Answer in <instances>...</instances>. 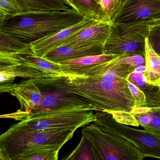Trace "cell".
<instances>
[{"mask_svg": "<svg viewBox=\"0 0 160 160\" xmlns=\"http://www.w3.org/2000/svg\"><path fill=\"white\" fill-rule=\"evenodd\" d=\"M118 59L93 66L85 73V77L64 74L67 87L88 99L96 111L132 113L136 106L128 86V77L135 69L128 64L117 63Z\"/></svg>", "mask_w": 160, "mask_h": 160, "instance_id": "obj_1", "label": "cell"}, {"mask_svg": "<svg viewBox=\"0 0 160 160\" xmlns=\"http://www.w3.org/2000/svg\"><path fill=\"white\" fill-rule=\"evenodd\" d=\"M85 18L73 9L23 12L0 24V31L31 43L74 26Z\"/></svg>", "mask_w": 160, "mask_h": 160, "instance_id": "obj_2", "label": "cell"}, {"mask_svg": "<svg viewBox=\"0 0 160 160\" xmlns=\"http://www.w3.org/2000/svg\"><path fill=\"white\" fill-rule=\"evenodd\" d=\"M93 111L89 108H75L26 114L19 109L11 114L1 115V118L20 121L10 127L12 129H68L76 131L78 128L84 127L96 120V114Z\"/></svg>", "mask_w": 160, "mask_h": 160, "instance_id": "obj_3", "label": "cell"}, {"mask_svg": "<svg viewBox=\"0 0 160 160\" xmlns=\"http://www.w3.org/2000/svg\"><path fill=\"white\" fill-rule=\"evenodd\" d=\"M76 131L52 129L27 130L9 128L0 136V160H14L22 152L48 147L62 146Z\"/></svg>", "mask_w": 160, "mask_h": 160, "instance_id": "obj_4", "label": "cell"}, {"mask_svg": "<svg viewBox=\"0 0 160 160\" xmlns=\"http://www.w3.org/2000/svg\"><path fill=\"white\" fill-rule=\"evenodd\" d=\"M82 135L89 142L95 160H141L146 157L132 143L93 122L83 127Z\"/></svg>", "mask_w": 160, "mask_h": 160, "instance_id": "obj_5", "label": "cell"}, {"mask_svg": "<svg viewBox=\"0 0 160 160\" xmlns=\"http://www.w3.org/2000/svg\"><path fill=\"white\" fill-rule=\"evenodd\" d=\"M32 79L39 86L42 97L39 105L30 114L75 108H85L96 111L88 99L74 93L68 88L64 74L48 75Z\"/></svg>", "mask_w": 160, "mask_h": 160, "instance_id": "obj_6", "label": "cell"}, {"mask_svg": "<svg viewBox=\"0 0 160 160\" xmlns=\"http://www.w3.org/2000/svg\"><path fill=\"white\" fill-rule=\"evenodd\" d=\"M96 120L93 122L103 130L132 143L146 157L160 159V133L117 121L110 113L105 111L95 112Z\"/></svg>", "mask_w": 160, "mask_h": 160, "instance_id": "obj_7", "label": "cell"}, {"mask_svg": "<svg viewBox=\"0 0 160 160\" xmlns=\"http://www.w3.org/2000/svg\"><path fill=\"white\" fill-rule=\"evenodd\" d=\"M150 26L110 23L109 36L104 46V54L121 57L146 54V39Z\"/></svg>", "mask_w": 160, "mask_h": 160, "instance_id": "obj_8", "label": "cell"}, {"mask_svg": "<svg viewBox=\"0 0 160 160\" xmlns=\"http://www.w3.org/2000/svg\"><path fill=\"white\" fill-rule=\"evenodd\" d=\"M110 23L149 26L160 24V0H127Z\"/></svg>", "mask_w": 160, "mask_h": 160, "instance_id": "obj_9", "label": "cell"}, {"mask_svg": "<svg viewBox=\"0 0 160 160\" xmlns=\"http://www.w3.org/2000/svg\"><path fill=\"white\" fill-rule=\"evenodd\" d=\"M0 92H8L15 97L20 103V111L30 114L40 103L42 94L39 86L32 79L19 83L1 84Z\"/></svg>", "mask_w": 160, "mask_h": 160, "instance_id": "obj_10", "label": "cell"}, {"mask_svg": "<svg viewBox=\"0 0 160 160\" xmlns=\"http://www.w3.org/2000/svg\"><path fill=\"white\" fill-rule=\"evenodd\" d=\"M98 22L102 21L85 18L83 21L74 26L31 43L32 48L34 54L40 57H44L51 50L63 45L74 34L83 29L90 27Z\"/></svg>", "mask_w": 160, "mask_h": 160, "instance_id": "obj_11", "label": "cell"}, {"mask_svg": "<svg viewBox=\"0 0 160 160\" xmlns=\"http://www.w3.org/2000/svg\"><path fill=\"white\" fill-rule=\"evenodd\" d=\"M110 32V23L98 22L74 34L63 45L77 47L104 46Z\"/></svg>", "mask_w": 160, "mask_h": 160, "instance_id": "obj_12", "label": "cell"}, {"mask_svg": "<svg viewBox=\"0 0 160 160\" xmlns=\"http://www.w3.org/2000/svg\"><path fill=\"white\" fill-rule=\"evenodd\" d=\"M104 54V46L77 47L62 45L51 50L44 58L57 63L88 56Z\"/></svg>", "mask_w": 160, "mask_h": 160, "instance_id": "obj_13", "label": "cell"}, {"mask_svg": "<svg viewBox=\"0 0 160 160\" xmlns=\"http://www.w3.org/2000/svg\"><path fill=\"white\" fill-rule=\"evenodd\" d=\"M120 58L121 57L117 55L103 54L66 61L59 63L64 74L81 76L90 68L97 64Z\"/></svg>", "mask_w": 160, "mask_h": 160, "instance_id": "obj_14", "label": "cell"}, {"mask_svg": "<svg viewBox=\"0 0 160 160\" xmlns=\"http://www.w3.org/2000/svg\"><path fill=\"white\" fill-rule=\"evenodd\" d=\"M132 113L143 129L160 133V106L136 107Z\"/></svg>", "mask_w": 160, "mask_h": 160, "instance_id": "obj_15", "label": "cell"}, {"mask_svg": "<svg viewBox=\"0 0 160 160\" xmlns=\"http://www.w3.org/2000/svg\"><path fill=\"white\" fill-rule=\"evenodd\" d=\"M62 1L86 18L108 22L100 2L97 0Z\"/></svg>", "mask_w": 160, "mask_h": 160, "instance_id": "obj_16", "label": "cell"}, {"mask_svg": "<svg viewBox=\"0 0 160 160\" xmlns=\"http://www.w3.org/2000/svg\"><path fill=\"white\" fill-rule=\"evenodd\" d=\"M22 64L37 70L44 74L63 75L59 63L51 61L44 57L32 55H18Z\"/></svg>", "mask_w": 160, "mask_h": 160, "instance_id": "obj_17", "label": "cell"}, {"mask_svg": "<svg viewBox=\"0 0 160 160\" xmlns=\"http://www.w3.org/2000/svg\"><path fill=\"white\" fill-rule=\"evenodd\" d=\"M128 80L139 88L145 94L148 107L160 106V90L159 87L148 83L144 73L134 71L128 76Z\"/></svg>", "mask_w": 160, "mask_h": 160, "instance_id": "obj_18", "label": "cell"}, {"mask_svg": "<svg viewBox=\"0 0 160 160\" xmlns=\"http://www.w3.org/2000/svg\"><path fill=\"white\" fill-rule=\"evenodd\" d=\"M0 53L12 55L34 54L31 44L0 31Z\"/></svg>", "mask_w": 160, "mask_h": 160, "instance_id": "obj_19", "label": "cell"}, {"mask_svg": "<svg viewBox=\"0 0 160 160\" xmlns=\"http://www.w3.org/2000/svg\"><path fill=\"white\" fill-rule=\"evenodd\" d=\"M146 71L144 73L147 82L150 85L160 87V56L156 54L146 39Z\"/></svg>", "mask_w": 160, "mask_h": 160, "instance_id": "obj_20", "label": "cell"}, {"mask_svg": "<svg viewBox=\"0 0 160 160\" xmlns=\"http://www.w3.org/2000/svg\"><path fill=\"white\" fill-rule=\"evenodd\" d=\"M48 75L23 64L13 65L0 71L1 84L12 83L16 77L34 79Z\"/></svg>", "mask_w": 160, "mask_h": 160, "instance_id": "obj_21", "label": "cell"}, {"mask_svg": "<svg viewBox=\"0 0 160 160\" xmlns=\"http://www.w3.org/2000/svg\"><path fill=\"white\" fill-rule=\"evenodd\" d=\"M22 12L66 11L69 7L62 0H14Z\"/></svg>", "mask_w": 160, "mask_h": 160, "instance_id": "obj_22", "label": "cell"}, {"mask_svg": "<svg viewBox=\"0 0 160 160\" xmlns=\"http://www.w3.org/2000/svg\"><path fill=\"white\" fill-rule=\"evenodd\" d=\"M62 147H45L25 152L17 155L14 160H57Z\"/></svg>", "mask_w": 160, "mask_h": 160, "instance_id": "obj_23", "label": "cell"}, {"mask_svg": "<svg viewBox=\"0 0 160 160\" xmlns=\"http://www.w3.org/2000/svg\"><path fill=\"white\" fill-rule=\"evenodd\" d=\"M62 160H95V158L89 142L82 136L77 147Z\"/></svg>", "mask_w": 160, "mask_h": 160, "instance_id": "obj_24", "label": "cell"}, {"mask_svg": "<svg viewBox=\"0 0 160 160\" xmlns=\"http://www.w3.org/2000/svg\"><path fill=\"white\" fill-rule=\"evenodd\" d=\"M22 12L14 0H0V24L12 16Z\"/></svg>", "mask_w": 160, "mask_h": 160, "instance_id": "obj_25", "label": "cell"}, {"mask_svg": "<svg viewBox=\"0 0 160 160\" xmlns=\"http://www.w3.org/2000/svg\"><path fill=\"white\" fill-rule=\"evenodd\" d=\"M148 39L153 50L160 56V24L150 27Z\"/></svg>", "mask_w": 160, "mask_h": 160, "instance_id": "obj_26", "label": "cell"}, {"mask_svg": "<svg viewBox=\"0 0 160 160\" xmlns=\"http://www.w3.org/2000/svg\"><path fill=\"white\" fill-rule=\"evenodd\" d=\"M99 2L106 16L108 21L110 23L119 9V3L117 0H99Z\"/></svg>", "mask_w": 160, "mask_h": 160, "instance_id": "obj_27", "label": "cell"}, {"mask_svg": "<svg viewBox=\"0 0 160 160\" xmlns=\"http://www.w3.org/2000/svg\"><path fill=\"white\" fill-rule=\"evenodd\" d=\"M117 63L126 64L134 69L140 65H146L145 56L142 55H132L119 58L116 60Z\"/></svg>", "mask_w": 160, "mask_h": 160, "instance_id": "obj_28", "label": "cell"}, {"mask_svg": "<svg viewBox=\"0 0 160 160\" xmlns=\"http://www.w3.org/2000/svg\"><path fill=\"white\" fill-rule=\"evenodd\" d=\"M117 121L134 127L139 126L132 113L124 112H113L110 113Z\"/></svg>", "mask_w": 160, "mask_h": 160, "instance_id": "obj_29", "label": "cell"}, {"mask_svg": "<svg viewBox=\"0 0 160 160\" xmlns=\"http://www.w3.org/2000/svg\"><path fill=\"white\" fill-rule=\"evenodd\" d=\"M128 86L135 101L136 108L146 107L147 105V99L144 92L136 85L129 81Z\"/></svg>", "mask_w": 160, "mask_h": 160, "instance_id": "obj_30", "label": "cell"}, {"mask_svg": "<svg viewBox=\"0 0 160 160\" xmlns=\"http://www.w3.org/2000/svg\"><path fill=\"white\" fill-rule=\"evenodd\" d=\"M146 71V65H140L135 69L134 72H136L144 73Z\"/></svg>", "mask_w": 160, "mask_h": 160, "instance_id": "obj_31", "label": "cell"}, {"mask_svg": "<svg viewBox=\"0 0 160 160\" xmlns=\"http://www.w3.org/2000/svg\"><path fill=\"white\" fill-rule=\"evenodd\" d=\"M117 1L118 3H119L120 7L122 5V4L124 3L127 0H117Z\"/></svg>", "mask_w": 160, "mask_h": 160, "instance_id": "obj_32", "label": "cell"}, {"mask_svg": "<svg viewBox=\"0 0 160 160\" xmlns=\"http://www.w3.org/2000/svg\"><path fill=\"white\" fill-rule=\"evenodd\" d=\"M97 1H98L99 2V0H97Z\"/></svg>", "mask_w": 160, "mask_h": 160, "instance_id": "obj_33", "label": "cell"}, {"mask_svg": "<svg viewBox=\"0 0 160 160\" xmlns=\"http://www.w3.org/2000/svg\"><path fill=\"white\" fill-rule=\"evenodd\" d=\"M158 1H159V0H158Z\"/></svg>", "mask_w": 160, "mask_h": 160, "instance_id": "obj_34", "label": "cell"}]
</instances>
